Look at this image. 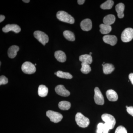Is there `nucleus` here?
<instances>
[{
	"label": "nucleus",
	"instance_id": "26",
	"mask_svg": "<svg viewBox=\"0 0 133 133\" xmlns=\"http://www.w3.org/2000/svg\"><path fill=\"white\" fill-rule=\"evenodd\" d=\"M81 71L84 74H87L91 71V66L88 64L85 63H81Z\"/></svg>",
	"mask_w": 133,
	"mask_h": 133
},
{
	"label": "nucleus",
	"instance_id": "33",
	"mask_svg": "<svg viewBox=\"0 0 133 133\" xmlns=\"http://www.w3.org/2000/svg\"><path fill=\"white\" fill-rule=\"evenodd\" d=\"M5 16L1 15H0V22H2L3 21L5 20Z\"/></svg>",
	"mask_w": 133,
	"mask_h": 133
},
{
	"label": "nucleus",
	"instance_id": "7",
	"mask_svg": "<svg viewBox=\"0 0 133 133\" xmlns=\"http://www.w3.org/2000/svg\"><path fill=\"white\" fill-rule=\"evenodd\" d=\"M102 120L107 124L110 128V129H112L114 128L116 123V121L114 117L111 115L108 114H104L101 116Z\"/></svg>",
	"mask_w": 133,
	"mask_h": 133
},
{
	"label": "nucleus",
	"instance_id": "36",
	"mask_svg": "<svg viewBox=\"0 0 133 133\" xmlns=\"http://www.w3.org/2000/svg\"><path fill=\"white\" fill-rule=\"evenodd\" d=\"M92 52H90V55H92Z\"/></svg>",
	"mask_w": 133,
	"mask_h": 133
},
{
	"label": "nucleus",
	"instance_id": "15",
	"mask_svg": "<svg viewBox=\"0 0 133 133\" xmlns=\"http://www.w3.org/2000/svg\"><path fill=\"white\" fill-rule=\"evenodd\" d=\"M55 56L58 61L61 63H64L66 61V57L65 53L62 51H56L55 53Z\"/></svg>",
	"mask_w": 133,
	"mask_h": 133
},
{
	"label": "nucleus",
	"instance_id": "23",
	"mask_svg": "<svg viewBox=\"0 0 133 133\" xmlns=\"http://www.w3.org/2000/svg\"><path fill=\"white\" fill-rule=\"evenodd\" d=\"M56 76L60 78L67 79H71L73 77L72 75L69 72H64L61 71H59L57 72Z\"/></svg>",
	"mask_w": 133,
	"mask_h": 133
},
{
	"label": "nucleus",
	"instance_id": "6",
	"mask_svg": "<svg viewBox=\"0 0 133 133\" xmlns=\"http://www.w3.org/2000/svg\"><path fill=\"white\" fill-rule=\"evenodd\" d=\"M22 70L25 74H32L36 71L35 66L31 62H26L22 66Z\"/></svg>",
	"mask_w": 133,
	"mask_h": 133
},
{
	"label": "nucleus",
	"instance_id": "37",
	"mask_svg": "<svg viewBox=\"0 0 133 133\" xmlns=\"http://www.w3.org/2000/svg\"><path fill=\"white\" fill-rule=\"evenodd\" d=\"M55 74H56V75H57V72H55Z\"/></svg>",
	"mask_w": 133,
	"mask_h": 133
},
{
	"label": "nucleus",
	"instance_id": "34",
	"mask_svg": "<svg viewBox=\"0 0 133 133\" xmlns=\"http://www.w3.org/2000/svg\"><path fill=\"white\" fill-rule=\"evenodd\" d=\"M77 2L79 5H82L84 3L85 1H84V0H78Z\"/></svg>",
	"mask_w": 133,
	"mask_h": 133
},
{
	"label": "nucleus",
	"instance_id": "32",
	"mask_svg": "<svg viewBox=\"0 0 133 133\" xmlns=\"http://www.w3.org/2000/svg\"><path fill=\"white\" fill-rule=\"evenodd\" d=\"M129 78L131 82V83L133 85V73H130L129 75Z\"/></svg>",
	"mask_w": 133,
	"mask_h": 133
},
{
	"label": "nucleus",
	"instance_id": "39",
	"mask_svg": "<svg viewBox=\"0 0 133 133\" xmlns=\"http://www.w3.org/2000/svg\"><path fill=\"white\" fill-rule=\"evenodd\" d=\"M36 64H35V66H36Z\"/></svg>",
	"mask_w": 133,
	"mask_h": 133
},
{
	"label": "nucleus",
	"instance_id": "25",
	"mask_svg": "<svg viewBox=\"0 0 133 133\" xmlns=\"http://www.w3.org/2000/svg\"><path fill=\"white\" fill-rule=\"evenodd\" d=\"M63 35L66 40L69 41H74L75 40V36L74 33L69 30L64 31Z\"/></svg>",
	"mask_w": 133,
	"mask_h": 133
},
{
	"label": "nucleus",
	"instance_id": "38",
	"mask_svg": "<svg viewBox=\"0 0 133 133\" xmlns=\"http://www.w3.org/2000/svg\"><path fill=\"white\" fill-rule=\"evenodd\" d=\"M128 107L127 106H126V108H127Z\"/></svg>",
	"mask_w": 133,
	"mask_h": 133
},
{
	"label": "nucleus",
	"instance_id": "1",
	"mask_svg": "<svg viewBox=\"0 0 133 133\" xmlns=\"http://www.w3.org/2000/svg\"><path fill=\"white\" fill-rule=\"evenodd\" d=\"M58 19L61 21L67 23L69 24L74 23V18L70 15L64 11H60L57 12L56 14Z\"/></svg>",
	"mask_w": 133,
	"mask_h": 133
},
{
	"label": "nucleus",
	"instance_id": "8",
	"mask_svg": "<svg viewBox=\"0 0 133 133\" xmlns=\"http://www.w3.org/2000/svg\"><path fill=\"white\" fill-rule=\"evenodd\" d=\"M94 99L97 104L102 105L104 104V100L102 93L98 87H96L94 89Z\"/></svg>",
	"mask_w": 133,
	"mask_h": 133
},
{
	"label": "nucleus",
	"instance_id": "11",
	"mask_svg": "<svg viewBox=\"0 0 133 133\" xmlns=\"http://www.w3.org/2000/svg\"><path fill=\"white\" fill-rule=\"evenodd\" d=\"M81 29L84 31H89L92 28V23L90 19H87L83 20L80 23Z\"/></svg>",
	"mask_w": 133,
	"mask_h": 133
},
{
	"label": "nucleus",
	"instance_id": "3",
	"mask_svg": "<svg viewBox=\"0 0 133 133\" xmlns=\"http://www.w3.org/2000/svg\"><path fill=\"white\" fill-rule=\"evenodd\" d=\"M133 38V29L132 28H127L121 34V39L124 42H128Z\"/></svg>",
	"mask_w": 133,
	"mask_h": 133
},
{
	"label": "nucleus",
	"instance_id": "5",
	"mask_svg": "<svg viewBox=\"0 0 133 133\" xmlns=\"http://www.w3.org/2000/svg\"><path fill=\"white\" fill-rule=\"evenodd\" d=\"M46 115L50 119L51 121L54 123L59 122L63 118V115L61 114L51 110L47 112Z\"/></svg>",
	"mask_w": 133,
	"mask_h": 133
},
{
	"label": "nucleus",
	"instance_id": "21",
	"mask_svg": "<svg viewBox=\"0 0 133 133\" xmlns=\"http://www.w3.org/2000/svg\"><path fill=\"white\" fill-rule=\"evenodd\" d=\"M100 28V31L102 34H108L111 31L112 29L111 26L104 24H101Z\"/></svg>",
	"mask_w": 133,
	"mask_h": 133
},
{
	"label": "nucleus",
	"instance_id": "10",
	"mask_svg": "<svg viewBox=\"0 0 133 133\" xmlns=\"http://www.w3.org/2000/svg\"><path fill=\"white\" fill-rule=\"evenodd\" d=\"M55 90L58 94L62 97H68L70 94V92L66 90L64 86L62 85H59L56 87Z\"/></svg>",
	"mask_w": 133,
	"mask_h": 133
},
{
	"label": "nucleus",
	"instance_id": "20",
	"mask_svg": "<svg viewBox=\"0 0 133 133\" xmlns=\"http://www.w3.org/2000/svg\"><path fill=\"white\" fill-rule=\"evenodd\" d=\"M103 70L104 73L105 74H111L114 71L115 68L112 64H102Z\"/></svg>",
	"mask_w": 133,
	"mask_h": 133
},
{
	"label": "nucleus",
	"instance_id": "13",
	"mask_svg": "<svg viewBox=\"0 0 133 133\" xmlns=\"http://www.w3.org/2000/svg\"><path fill=\"white\" fill-rule=\"evenodd\" d=\"M19 48L17 45H14L9 48L8 51V54L9 57L10 58H14L19 51Z\"/></svg>",
	"mask_w": 133,
	"mask_h": 133
},
{
	"label": "nucleus",
	"instance_id": "4",
	"mask_svg": "<svg viewBox=\"0 0 133 133\" xmlns=\"http://www.w3.org/2000/svg\"><path fill=\"white\" fill-rule=\"evenodd\" d=\"M34 37L36 39L43 45H45L49 42V38L47 34L41 31H36L33 33Z\"/></svg>",
	"mask_w": 133,
	"mask_h": 133
},
{
	"label": "nucleus",
	"instance_id": "28",
	"mask_svg": "<svg viewBox=\"0 0 133 133\" xmlns=\"http://www.w3.org/2000/svg\"><path fill=\"white\" fill-rule=\"evenodd\" d=\"M8 83V78L5 76H1L0 77V85L6 84Z\"/></svg>",
	"mask_w": 133,
	"mask_h": 133
},
{
	"label": "nucleus",
	"instance_id": "24",
	"mask_svg": "<svg viewBox=\"0 0 133 133\" xmlns=\"http://www.w3.org/2000/svg\"><path fill=\"white\" fill-rule=\"evenodd\" d=\"M114 2L112 0H108L101 4L100 7L103 9H110L113 6Z\"/></svg>",
	"mask_w": 133,
	"mask_h": 133
},
{
	"label": "nucleus",
	"instance_id": "29",
	"mask_svg": "<svg viewBox=\"0 0 133 133\" xmlns=\"http://www.w3.org/2000/svg\"><path fill=\"white\" fill-rule=\"evenodd\" d=\"M104 125L102 123H100L98 124L97 127V133H103V128H104Z\"/></svg>",
	"mask_w": 133,
	"mask_h": 133
},
{
	"label": "nucleus",
	"instance_id": "18",
	"mask_svg": "<svg viewBox=\"0 0 133 133\" xmlns=\"http://www.w3.org/2000/svg\"><path fill=\"white\" fill-rule=\"evenodd\" d=\"M79 59L82 63H85L91 64L92 62V58L91 55H83L79 56Z\"/></svg>",
	"mask_w": 133,
	"mask_h": 133
},
{
	"label": "nucleus",
	"instance_id": "27",
	"mask_svg": "<svg viewBox=\"0 0 133 133\" xmlns=\"http://www.w3.org/2000/svg\"><path fill=\"white\" fill-rule=\"evenodd\" d=\"M115 133H127L125 128L123 126H119L116 129Z\"/></svg>",
	"mask_w": 133,
	"mask_h": 133
},
{
	"label": "nucleus",
	"instance_id": "31",
	"mask_svg": "<svg viewBox=\"0 0 133 133\" xmlns=\"http://www.w3.org/2000/svg\"><path fill=\"white\" fill-rule=\"evenodd\" d=\"M127 111L128 114L133 116V107H128L127 108Z\"/></svg>",
	"mask_w": 133,
	"mask_h": 133
},
{
	"label": "nucleus",
	"instance_id": "17",
	"mask_svg": "<svg viewBox=\"0 0 133 133\" xmlns=\"http://www.w3.org/2000/svg\"><path fill=\"white\" fill-rule=\"evenodd\" d=\"M115 21V17L114 15L109 14L104 17L103 21L104 24L110 26L114 23Z\"/></svg>",
	"mask_w": 133,
	"mask_h": 133
},
{
	"label": "nucleus",
	"instance_id": "12",
	"mask_svg": "<svg viewBox=\"0 0 133 133\" xmlns=\"http://www.w3.org/2000/svg\"><path fill=\"white\" fill-rule=\"evenodd\" d=\"M103 40L105 43L112 46L115 45L118 41L116 36L111 35H106L104 36L103 37Z\"/></svg>",
	"mask_w": 133,
	"mask_h": 133
},
{
	"label": "nucleus",
	"instance_id": "35",
	"mask_svg": "<svg viewBox=\"0 0 133 133\" xmlns=\"http://www.w3.org/2000/svg\"><path fill=\"white\" fill-rule=\"evenodd\" d=\"M23 1L24 2L28 3L30 1H29V0H23Z\"/></svg>",
	"mask_w": 133,
	"mask_h": 133
},
{
	"label": "nucleus",
	"instance_id": "22",
	"mask_svg": "<svg viewBox=\"0 0 133 133\" xmlns=\"http://www.w3.org/2000/svg\"><path fill=\"white\" fill-rule=\"evenodd\" d=\"M71 105L70 102L65 101H61L58 104V107L62 110H69L70 108Z\"/></svg>",
	"mask_w": 133,
	"mask_h": 133
},
{
	"label": "nucleus",
	"instance_id": "30",
	"mask_svg": "<svg viewBox=\"0 0 133 133\" xmlns=\"http://www.w3.org/2000/svg\"><path fill=\"white\" fill-rule=\"evenodd\" d=\"M110 128L109 126L107 124L105 123L104 125L103 128V133H108V131L110 130Z\"/></svg>",
	"mask_w": 133,
	"mask_h": 133
},
{
	"label": "nucleus",
	"instance_id": "19",
	"mask_svg": "<svg viewBox=\"0 0 133 133\" xmlns=\"http://www.w3.org/2000/svg\"><path fill=\"white\" fill-rule=\"evenodd\" d=\"M48 89L46 86L41 85L39 86L38 88V95L42 97H46L48 95Z\"/></svg>",
	"mask_w": 133,
	"mask_h": 133
},
{
	"label": "nucleus",
	"instance_id": "9",
	"mask_svg": "<svg viewBox=\"0 0 133 133\" xmlns=\"http://www.w3.org/2000/svg\"><path fill=\"white\" fill-rule=\"evenodd\" d=\"M2 31L5 33H8L10 31H13L15 33H19L21 31V28L19 26L16 24H8L2 28Z\"/></svg>",
	"mask_w": 133,
	"mask_h": 133
},
{
	"label": "nucleus",
	"instance_id": "14",
	"mask_svg": "<svg viewBox=\"0 0 133 133\" xmlns=\"http://www.w3.org/2000/svg\"><path fill=\"white\" fill-rule=\"evenodd\" d=\"M106 96L108 99L111 101H116L118 99L117 93L112 90H109L106 92Z\"/></svg>",
	"mask_w": 133,
	"mask_h": 133
},
{
	"label": "nucleus",
	"instance_id": "16",
	"mask_svg": "<svg viewBox=\"0 0 133 133\" xmlns=\"http://www.w3.org/2000/svg\"><path fill=\"white\" fill-rule=\"evenodd\" d=\"M124 9H125V5L122 3L117 4L115 6V10L118 14V17L120 19H122L124 17Z\"/></svg>",
	"mask_w": 133,
	"mask_h": 133
},
{
	"label": "nucleus",
	"instance_id": "2",
	"mask_svg": "<svg viewBox=\"0 0 133 133\" xmlns=\"http://www.w3.org/2000/svg\"><path fill=\"white\" fill-rule=\"evenodd\" d=\"M75 120L77 124L82 128H86L90 124V120L81 113H77L75 116Z\"/></svg>",
	"mask_w": 133,
	"mask_h": 133
}]
</instances>
